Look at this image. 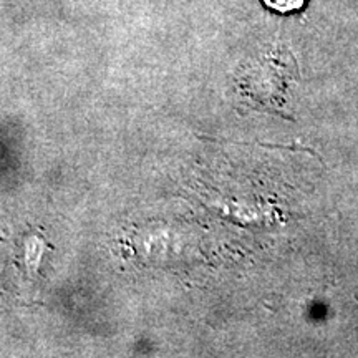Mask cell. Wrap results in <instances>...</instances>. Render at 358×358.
I'll return each mask as SVG.
<instances>
[{"instance_id":"1","label":"cell","mask_w":358,"mask_h":358,"mask_svg":"<svg viewBox=\"0 0 358 358\" xmlns=\"http://www.w3.org/2000/svg\"><path fill=\"white\" fill-rule=\"evenodd\" d=\"M266 2L267 7L274 8L277 12H292V10H297V8H301L303 6V2L306 0H264Z\"/></svg>"}]
</instances>
